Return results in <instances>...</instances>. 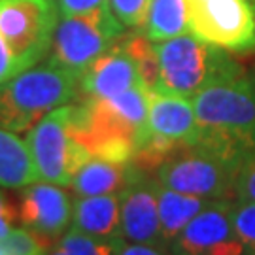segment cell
I'll use <instances>...</instances> for the list:
<instances>
[{"label": "cell", "instance_id": "6da1fadb", "mask_svg": "<svg viewBox=\"0 0 255 255\" xmlns=\"http://www.w3.org/2000/svg\"><path fill=\"white\" fill-rule=\"evenodd\" d=\"M201 140L244 161L255 149V82L240 74L204 87L191 99Z\"/></svg>", "mask_w": 255, "mask_h": 255}, {"label": "cell", "instance_id": "7a4b0ae2", "mask_svg": "<svg viewBox=\"0 0 255 255\" xmlns=\"http://www.w3.org/2000/svg\"><path fill=\"white\" fill-rule=\"evenodd\" d=\"M80 78L47 59L0 85V127L25 132L72 101Z\"/></svg>", "mask_w": 255, "mask_h": 255}, {"label": "cell", "instance_id": "3957f363", "mask_svg": "<svg viewBox=\"0 0 255 255\" xmlns=\"http://www.w3.org/2000/svg\"><path fill=\"white\" fill-rule=\"evenodd\" d=\"M159 82L155 91L193 99L212 83L237 78L242 68L223 47L202 42L195 34H180L155 44Z\"/></svg>", "mask_w": 255, "mask_h": 255}, {"label": "cell", "instance_id": "277c9868", "mask_svg": "<svg viewBox=\"0 0 255 255\" xmlns=\"http://www.w3.org/2000/svg\"><path fill=\"white\" fill-rule=\"evenodd\" d=\"M242 159L206 144L178 147L157 166V182L174 191L221 201L235 197Z\"/></svg>", "mask_w": 255, "mask_h": 255}, {"label": "cell", "instance_id": "5b68a950", "mask_svg": "<svg viewBox=\"0 0 255 255\" xmlns=\"http://www.w3.org/2000/svg\"><path fill=\"white\" fill-rule=\"evenodd\" d=\"M74 114L76 106L64 104L27 130L25 140L42 182L70 185L76 170L91 157L74 136Z\"/></svg>", "mask_w": 255, "mask_h": 255}, {"label": "cell", "instance_id": "8992f818", "mask_svg": "<svg viewBox=\"0 0 255 255\" xmlns=\"http://www.w3.org/2000/svg\"><path fill=\"white\" fill-rule=\"evenodd\" d=\"M125 25L110 6L85 15H66L55 28L49 61L82 78L99 57L116 46Z\"/></svg>", "mask_w": 255, "mask_h": 255}, {"label": "cell", "instance_id": "52a82bcc", "mask_svg": "<svg viewBox=\"0 0 255 255\" xmlns=\"http://www.w3.org/2000/svg\"><path fill=\"white\" fill-rule=\"evenodd\" d=\"M59 13V0H0V34L21 72L51 51Z\"/></svg>", "mask_w": 255, "mask_h": 255}, {"label": "cell", "instance_id": "ba28073f", "mask_svg": "<svg viewBox=\"0 0 255 255\" xmlns=\"http://www.w3.org/2000/svg\"><path fill=\"white\" fill-rule=\"evenodd\" d=\"M191 34L229 51L255 47V8L252 0H187Z\"/></svg>", "mask_w": 255, "mask_h": 255}, {"label": "cell", "instance_id": "9c48e42d", "mask_svg": "<svg viewBox=\"0 0 255 255\" xmlns=\"http://www.w3.org/2000/svg\"><path fill=\"white\" fill-rule=\"evenodd\" d=\"M170 255H248L233 223V201H214L168 246Z\"/></svg>", "mask_w": 255, "mask_h": 255}, {"label": "cell", "instance_id": "30bf717a", "mask_svg": "<svg viewBox=\"0 0 255 255\" xmlns=\"http://www.w3.org/2000/svg\"><path fill=\"white\" fill-rule=\"evenodd\" d=\"M153 180H147L144 170L138 168L121 197V238L130 244L161 248L168 252L163 238L157 189Z\"/></svg>", "mask_w": 255, "mask_h": 255}, {"label": "cell", "instance_id": "8fae6325", "mask_svg": "<svg viewBox=\"0 0 255 255\" xmlns=\"http://www.w3.org/2000/svg\"><path fill=\"white\" fill-rule=\"evenodd\" d=\"M74 204L70 195L61 185L49 182H34L21 189L17 219L21 225L38 233L40 237L61 240L72 223Z\"/></svg>", "mask_w": 255, "mask_h": 255}, {"label": "cell", "instance_id": "7c38bea8", "mask_svg": "<svg viewBox=\"0 0 255 255\" xmlns=\"http://www.w3.org/2000/svg\"><path fill=\"white\" fill-rule=\"evenodd\" d=\"M138 85H144L140 68L123 44L108 49L80 78V91L85 99H108Z\"/></svg>", "mask_w": 255, "mask_h": 255}, {"label": "cell", "instance_id": "4fadbf2b", "mask_svg": "<svg viewBox=\"0 0 255 255\" xmlns=\"http://www.w3.org/2000/svg\"><path fill=\"white\" fill-rule=\"evenodd\" d=\"M138 166L134 163H114L101 157H89L76 170L70 187L78 197H95L121 193L127 183L136 174Z\"/></svg>", "mask_w": 255, "mask_h": 255}, {"label": "cell", "instance_id": "5bb4252c", "mask_svg": "<svg viewBox=\"0 0 255 255\" xmlns=\"http://www.w3.org/2000/svg\"><path fill=\"white\" fill-rule=\"evenodd\" d=\"M72 227L95 237L121 238L119 193L78 197V201H74Z\"/></svg>", "mask_w": 255, "mask_h": 255}, {"label": "cell", "instance_id": "9a60e30c", "mask_svg": "<svg viewBox=\"0 0 255 255\" xmlns=\"http://www.w3.org/2000/svg\"><path fill=\"white\" fill-rule=\"evenodd\" d=\"M155 189H157L161 231H163L166 246H170V242L187 227V223L191 219L197 218L202 210H206L214 202L212 199H202V197H195V195L174 191L170 187L161 185L159 182L155 183Z\"/></svg>", "mask_w": 255, "mask_h": 255}, {"label": "cell", "instance_id": "2e32d148", "mask_svg": "<svg viewBox=\"0 0 255 255\" xmlns=\"http://www.w3.org/2000/svg\"><path fill=\"white\" fill-rule=\"evenodd\" d=\"M40 182L27 140L0 127V187L23 189Z\"/></svg>", "mask_w": 255, "mask_h": 255}, {"label": "cell", "instance_id": "e0dca14e", "mask_svg": "<svg viewBox=\"0 0 255 255\" xmlns=\"http://www.w3.org/2000/svg\"><path fill=\"white\" fill-rule=\"evenodd\" d=\"M144 34L153 42L185 34L189 28V2L187 0H147L144 15Z\"/></svg>", "mask_w": 255, "mask_h": 255}, {"label": "cell", "instance_id": "ac0fdd59", "mask_svg": "<svg viewBox=\"0 0 255 255\" xmlns=\"http://www.w3.org/2000/svg\"><path fill=\"white\" fill-rule=\"evenodd\" d=\"M59 244L66 255H118L123 238L95 237L70 227L61 237Z\"/></svg>", "mask_w": 255, "mask_h": 255}, {"label": "cell", "instance_id": "d6986e66", "mask_svg": "<svg viewBox=\"0 0 255 255\" xmlns=\"http://www.w3.org/2000/svg\"><path fill=\"white\" fill-rule=\"evenodd\" d=\"M128 53L134 57L142 82L149 91H155L157 82H159V63H157V53H155V44L144 34V36H130L125 42H121Z\"/></svg>", "mask_w": 255, "mask_h": 255}, {"label": "cell", "instance_id": "ffe728a7", "mask_svg": "<svg viewBox=\"0 0 255 255\" xmlns=\"http://www.w3.org/2000/svg\"><path fill=\"white\" fill-rule=\"evenodd\" d=\"M49 240L40 237L25 225L11 227L6 237L0 238L2 255H46L49 250Z\"/></svg>", "mask_w": 255, "mask_h": 255}, {"label": "cell", "instance_id": "44dd1931", "mask_svg": "<svg viewBox=\"0 0 255 255\" xmlns=\"http://www.w3.org/2000/svg\"><path fill=\"white\" fill-rule=\"evenodd\" d=\"M233 223L248 255H255V202H233Z\"/></svg>", "mask_w": 255, "mask_h": 255}, {"label": "cell", "instance_id": "7402d4cb", "mask_svg": "<svg viewBox=\"0 0 255 255\" xmlns=\"http://www.w3.org/2000/svg\"><path fill=\"white\" fill-rule=\"evenodd\" d=\"M237 201L255 202V149L244 157L235 183Z\"/></svg>", "mask_w": 255, "mask_h": 255}, {"label": "cell", "instance_id": "603a6c76", "mask_svg": "<svg viewBox=\"0 0 255 255\" xmlns=\"http://www.w3.org/2000/svg\"><path fill=\"white\" fill-rule=\"evenodd\" d=\"M110 8L125 27H142L147 0H110Z\"/></svg>", "mask_w": 255, "mask_h": 255}, {"label": "cell", "instance_id": "cb8c5ba5", "mask_svg": "<svg viewBox=\"0 0 255 255\" xmlns=\"http://www.w3.org/2000/svg\"><path fill=\"white\" fill-rule=\"evenodd\" d=\"M110 6V0H59L61 17L66 15H85Z\"/></svg>", "mask_w": 255, "mask_h": 255}, {"label": "cell", "instance_id": "d4e9b609", "mask_svg": "<svg viewBox=\"0 0 255 255\" xmlns=\"http://www.w3.org/2000/svg\"><path fill=\"white\" fill-rule=\"evenodd\" d=\"M17 74H21L17 61H15V57L11 53L9 46L6 44L4 36L0 34V85L6 83L8 80H11Z\"/></svg>", "mask_w": 255, "mask_h": 255}, {"label": "cell", "instance_id": "484cf974", "mask_svg": "<svg viewBox=\"0 0 255 255\" xmlns=\"http://www.w3.org/2000/svg\"><path fill=\"white\" fill-rule=\"evenodd\" d=\"M15 218H17V210L9 204L6 195L0 191V238L8 235V231L13 227Z\"/></svg>", "mask_w": 255, "mask_h": 255}, {"label": "cell", "instance_id": "4316f807", "mask_svg": "<svg viewBox=\"0 0 255 255\" xmlns=\"http://www.w3.org/2000/svg\"><path fill=\"white\" fill-rule=\"evenodd\" d=\"M118 255H170V254L166 250H161V248L144 246V244H130V242L123 240Z\"/></svg>", "mask_w": 255, "mask_h": 255}, {"label": "cell", "instance_id": "83f0119b", "mask_svg": "<svg viewBox=\"0 0 255 255\" xmlns=\"http://www.w3.org/2000/svg\"><path fill=\"white\" fill-rule=\"evenodd\" d=\"M46 255H66V252H64L63 248H61V244H59V246L53 248V250H47Z\"/></svg>", "mask_w": 255, "mask_h": 255}, {"label": "cell", "instance_id": "f1b7e54d", "mask_svg": "<svg viewBox=\"0 0 255 255\" xmlns=\"http://www.w3.org/2000/svg\"><path fill=\"white\" fill-rule=\"evenodd\" d=\"M0 255H2V254H0Z\"/></svg>", "mask_w": 255, "mask_h": 255}]
</instances>
